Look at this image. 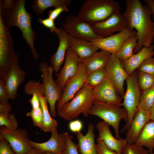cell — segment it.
I'll return each mask as SVG.
<instances>
[{
	"mask_svg": "<svg viewBox=\"0 0 154 154\" xmlns=\"http://www.w3.org/2000/svg\"><path fill=\"white\" fill-rule=\"evenodd\" d=\"M126 8L123 14L126 21V27L135 29L137 41L133 54L143 47H149L154 41V22L151 18V11L147 5H143L139 0H126Z\"/></svg>",
	"mask_w": 154,
	"mask_h": 154,
	"instance_id": "1",
	"label": "cell"
},
{
	"mask_svg": "<svg viewBox=\"0 0 154 154\" xmlns=\"http://www.w3.org/2000/svg\"><path fill=\"white\" fill-rule=\"evenodd\" d=\"M25 0H6L0 1V18L7 27H17L29 46L34 59L39 58L34 46L37 34L32 27L33 17L26 11Z\"/></svg>",
	"mask_w": 154,
	"mask_h": 154,
	"instance_id": "2",
	"label": "cell"
},
{
	"mask_svg": "<svg viewBox=\"0 0 154 154\" xmlns=\"http://www.w3.org/2000/svg\"><path fill=\"white\" fill-rule=\"evenodd\" d=\"M92 87L86 83L70 101L57 111L58 116L66 121L77 118L81 114L88 116L90 109L94 101Z\"/></svg>",
	"mask_w": 154,
	"mask_h": 154,
	"instance_id": "3",
	"label": "cell"
},
{
	"mask_svg": "<svg viewBox=\"0 0 154 154\" xmlns=\"http://www.w3.org/2000/svg\"><path fill=\"white\" fill-rule=\"evenodd\" d=\"M119 3L114 0H86L78 12L79 18L92 24L103 21L120 12Z\"/></svg>",
	"mask_w": 154,
	"mask_h": 154,
	"instance_id": "4",
	"label": "cell"
},
{
	"mask_svg": "<svg viewBox=\"0 0 154 154\" xmlns=\"http://www.w3.org/2000/svg\"><path fill=\"white\" fill-rule=\"evenodd\" d=\"M89 114L100 118L112 126L114 129L115 137L120 138V123L123 119L126 121L127 118V111L123 107L94 101L90 109Z\"/></svg>",
	"mask_w": 154,
	"mask_h": 154,
	"instance_id": "5",
	"label": "cell"
},
{
	"mask_svg": "<svg viewBox=\"0 0 154 154\" xmlns=\"http://www.w3.org/2000/svg\"><path fill=\"white\" fill-rule=\"evenodd\" d=\"M14 43L9 28L0 18V78L9 70L19 64L18 55L14 49Z\"/></svg>",
	"mask_w": 154,
	"mask_h": 154,
	"instance_id": "6",
	"label": "cell"
},
{
	"mask_svg": "<svg viewBox=\"0 0 154 154\" xmlns=\"http://www.w3.org/2000/svg\"><path fill=\"white\" fill-rule=\"evenodd\" d=\"M127 89L121 106L126 110L127 118L120 132L123 133L129 129L135 114L141 95V88L138 80L137 71L135 70L126 80Z\"/></svg>",
	"mask_w": 154,
	"mask_h": 154,
	"instance_id": "7",
	"label": "cell"
},
{
	"mask_svg": "<svg viewBox=\"0 0 154 154\" xmlns=\"http://www.w3.org/2000/svg\"><path fill=\"white\" fill-rule=\"evenodd\" d=\"M39 70L44 88L45 96L49 105V110L51 116L55 117L57 113L56 105L61 97L62 91L57 85L53 78V68L45 62H41Z\"/></svg>",
	"mask_w": 154,
	"mask_h": 154,
	"instance_id": "8",
	"label": "cell"
},
{
	"mask_svg": "<svg viewBox=\"0 0 154 154\" xmlns=\"http://www.w3.org/2000/svg\"><path fill=\"white\" fill-rule=\"evenodd\" d=\"M61 26L68 34L89 42L100 38L94 33L91 23L80 19L77 15L70 14L66 16L65 22Z\"/></svg>",
	"mask_w": 154,
	"mask_h": 154,
	"instance_id": "9",
	"label": "cell"
},
{
	"mask_svg": "<svg viewBox=\"0 0 154 154\" xmlns=\"http://www.w3.org/2000/svg\"><path fill=\"white\" fill-rule=\"evenodd\" d=\"M88 75L86 68L80 59L77 73L66 83L61 97L56 104L57 111L71 100L86 83Z\"/></svg>",
	"mask_w": 154,
	"mask_h": 154,
	"instance_id": "10",
	"label": "cell"
},
{
	"mask_svg": "<svg viewBox=\"0 0 154 154\" xmlns=\"http://www.w3.org/2000/svg\"><path fill=\"white\" fill-rule=\"evenodd\" d=\"M107 77L115 88L118 94L123 98L125 91L124 81L129 76L122 62L116 54H112L105 67Z\"/></svg>",
	"mask_w": 154,
	"mask_h": 154,
	"instance_id": "11",
	"label": "cell"
},
{
	"mask_svg": "<svg viewBox=\"0 0 154 154\" xmlns=\"http://www.w3.org/2000/svg\"><path fill=\"white\" fill-rule=\"evenodd\" d=\"M0 135L7 141L16 154H25L33 148L26 129L20 128L12 130L1 126Z\"/></svg>",
	"mask_w": 154,
	"mask_h": 154,
	"instance_id": "12",
	"label": "cell"
},
{
	"mask_svg": "<svg viewBox=\"0 0 154 154\" xmlns=\"http://www.w3.org/2000/svg\"><path fill=\"white\" fill-rule=\"evenodd\" d=\"M137 34L136 31L126 27L117 33L106 38H95L90 42L101 50L116 54L127 40Z\"/></svg>",
	"mask_w": 154,
	"mask_h": 154,
	"instance_id": "13",
	"label": "cell"
},
{
	"mask_svg": "<svg viewBox=\"0 0 154 154\" xmlns=\"http://www.w3.org/2000/svg\"><path fill=\"white\" fill-rule=\"evenodd\" d=\"M92 25L97 35L100 38H106L126 28V21L123 14L119 12L103 21L92 24Z\"/></svg>",
	"mask_w": 154,
	"mask_h": 154,
	"instance_id": "14",
	"label": "cell"
},
{
	"mask_svg": "<svg viewBox=\"0 0 154 154\" xmlns=\"http://www.w3.org/2000/svg\"><path fill=\"white\" fill-rule=\"evenodd\" d=\"M93 94L95 101L121 107L122 98L118 94L107 77L99 85L93 88Z\"/></svg>",
	"mask_w": 154,
	"mask_h": 154,
	"instance_id": "15",
	"label": "cell"
},
{
	"mask_svg": "<svg viewBox=\"0 0 154 154\" xmlns=\"http://www.w3.org/2000/svg\"><path fill=\"white\" fill-rule=\"evenodd\" d=\"M80 60L69 47L66 52L64 64L58 74L55 81L62 91L68 81L77 73Z\"/></svg>",
	"mask_w": 154,
	"mask_h": 154,
	"instance_id": "16",
	"label": "cell"
},
{
	"mask_svg": "<svg viewBox=\"0 0 154 154\" xmlns=\"http://www.w3.org/2000/svg\"><path fill=\"white\" fill-rule=\"evenodd\" d=\"M25 72L19 64L8 70L1 78L9 99L13 100L17 95L19 87L24 82Z\"/></svg>",
	"mask_w": 154,
	"mask_h": 154,
	"instance_id": "17",
	"label": "cell"
},
{
	"mask_svg": "<svg viewBox=\"0 0 154 154\" xmlns=\"http://www.w3.org/2000/svg\"><path fill=\"white\" fill-rule=\"evenodd\" d=\"M51 136L47 141L42 143L35 142L29 139L33 148L44 153L49 152L55 154H64L66 146V132L58 134L57 130L51 132Z\"/></svg>",
	"mask_w": 154,
	"mask_h": 154,
	"instance_id": "18",
	"label": "cell"
},
{
	"mask_svg": "<svg viewBox=\"0 0 154 154\" xmlns=\"http://www.w3.org/2000/svg\"><path fill=\"white\" fill-rule=\"evenodd\" d=\"M110 126L106 122L102 121L96 124L99 132L97 141H102L111 150L119 154H122L124 147L127 143L125 139L120 138L117 139L112 133Z\"/></svg>",
	"mask_w": 154,
	"mask_h": 154,
	"instance_id": "19",
	"label": "cell"
},
{
	"mask_svg": "<svg viewBox=\"0 0 154 154\" xmlns=\"http://www.w3.org/2000/svg\"><path fill=\"white\" fill-rule=\"evenodd\" d=\"M149 112L139 109L135 114L126 134L127 143L135 144L145 124L150 120Z\"/></svg>",
	"mask_w": 154,
	"mask_h": 154,
	"instance_id": "20",
	"label": "cell"
},
{
	"mask_svg": "<svg viewBox=\"0 0 154 154\" xmlns=\"http://www.w3.org/2000/svg\"><path fill=\"white\" fill-rule=\"evenodd\" d=\"M32 95L36 94L39 98L43 111V126L41 130L45 132L57 130V121L51 117L48 106V102L45 96L44 88L42 84H36L32 88Z\"/></svg>",
	"mask_w": 154,
	"mask_h": 154,
	"instance_id": "21",
	"label": "cell"
},
{
	"mask_svg": "<svg viewBox=\"0 0 154 154\" xmlns=\"http://www.w3.org/2000/svg\"><path fill=\"white\" fill-rule=\"evenodd\" d=\"M56 34L59 39V44L56 52L51 57L50 61L51 65L57 76L65 57L69 44L68 34L62 28H59Z\"/></svg>",
	"mask_w": 154,
	"mask_h": 154,
	"instance_id": "22",
	"label": "cell"
},
{
	"mask_svg": "<svg viewBox=\"0 0 154 154\" xmlns=\"http://www.w3.org/2000/svg\"><path fill=\"white\" fill-rule=\"evenodd\" d=\"M69 47L80 59L85 60L96 52L99 48L86 40L68 34Z\"/></svg>",
	"mask_w": 154,
	"mask_h": 154,
	"instance_id": "23",
	"label": "cell"
},
{
	"mask_svg": "<svg viewBox=\"0 0 154 154\" xmlns=\"http://www.w3.org/2000/svg\"><path fill=\"white\" fill-rule=\"evenodd\" d=\"M94 126L88 124L86 134L84 135L81 131L76 133L77 145L80 154H97L94 133Z\"/></svg>",
	"mask_w": 154,
	"mask_h": 154,
	"instance_id": "24",
	"label": "cell"
},
{
	"mask_svg": "<svg viewBox=\"0 0 154 154\" xmlns=\"http://www.w3.org/2000/svg\"><path fill=\"white\" fill-rule=\"evenodd\" d=\"M154 45L143 47L137 53L133 54L127 60L121 62L128 75H131L146 58L152 57L154 54Z\"/></svg>",
	"mask_w": 154,
	"mask_h": 154,
	"instance_id": "25",
	"label": "cell"
},
{
	"mask_svg": "<svg viewBox=\"0 0 154 154\" xmlns=\"http://www.w3.org/2000/svg\"><path fill=\"white\" fill-rule=\"evenodd\" d=\"M112 54L101 50L95 53L88 59L82 60L88 74L95 70L105 68Z\"/></svg>",
	"mask_w": 154,
	"mask_h": 154,
	"instance_id": "26",
	"label": "cell"
},
{
	"mask_svg": "<svg viewBox=\"0 0 154 154\" xmlns=\"http://www.w3.org/2000/svg\"><path fill=\"white\" fill-rule=\"evenodd\" d=\"M145 147L149 153L154 149V121L150 120L145 125L135 143Z\"/></svg>",
	"mask_w": 154,
	"mask_h": 154,
	"instance_id": "27",
	"label": "cell"
},
{
	"mask_svg": "<svg viewBox=\"0 0 154 154\" xmlns=\"http://www.w3.org/2000/svg\"><path fill=\"white\" fill-rule=\"evenodd\" d=\"M72 2L71 0H34L32 1V8L36 15H42L46 9L51 7H56L64 5L67 7Z\"/></svg>",
	"mask_w": 154,
	"mask_h": 154,
	"instance_id": "28",
	"label": "cell"
},
{
	"mask_svg": "<svg viewBox=\"0 0 154 154\" xmlns=\"http://www.w3.org/2000/svg\"><path fill=\"white\" fill-rule=\"evenodd\" d=\"M137 41V37L136 35L129 38L123 43L116 54L121 62L128 59L133 54V51Z\"/></svg>",
	"mask_w": 154,
	"mask_h": 154,
	"instance_id": "29",
	"label": "cell"
},
{
	"mask_svg": "<svg viewBox=\"0 0 154 154\" xmlns=\"http://www.w3.org/2000/svg\"><path fill=\"white\" fill-rule=\"evenodd\" d=\"M154 103V86L143 90L137 109H141L149 112Z\"/></svg>",
	"mask_w": 154,
	"mask_h": 154,
	"instance_id": "30",
	"label": "cell"
},
{
	"mask_svg": "<svg viewBox=\"0 0 154 154\" xmlns=\"http://www.w3.org/2000/svg\"><path fill=\"white\" fill-rule=\"evenodd\" d=\"M106 77L105 68L99 69L88 74L86 83L94 88L101 83Z\"/></svg>",
	"mask_w": 154,
	"mask_h": 154,
	"instance_id": "31",
	"label": "cell"
},
{
	"mask_svg": "<svg viewBox=\"0 0 154 154\" xmlns=\"http://www.w3.org/2000/svg\"><path fill=\"white\" fill-rule=\"evenodd\" d=\"M139 86L143 90L154 86V75L137 71Z\"/></svg>",
	"mask_w": 154,
	"mask_h": 154,
	"instance_id": "32",
	"label": "cell"
},
{
	"mask_svg": "<svg viewBox=\"0 0 154 154\" xmlns=\"http://www.w3.org/2000/svg\"><path fill=\"white\" fill-rule=\"evenodd\" d=\"M0 125L12 130L18 129V126L15 115L10 113L0 114Z\"/></svg>",
	"mask_w": 154,
	"mask_h": 154,
	"instance_id": "33",
	"label": "cell"
},
{
	"mask_svg": "<svg viewBox=\"0 0 154 154\" xmlns=\"http://www.w3.org/2000/svg\"><path fill=\"white\" fill-rule=\"evenodd\" d=\"M27 117H31L34 126H37L41 129L43 126V111L40 106L36 109H32L26 114Z\"/></svg>",
	"mask_w": 154,
	"mask_h": 154,
	"instance_id": "34",
	"label": "cell"
},
{
	"mask_svg": "<svg viewBox=\"0 0 154 154\" xmlns=\"http://www.w3.org/2000/svg\"><path fill=\"white\" fill-rule=\"evenodd\" d=\"M149 151L143 146L135 144L127 143L124 147L122 154H149Z\"/></svg>",
	"mask_w": 154,
	"mask_h": 154,
	"instance_id": "35",
	"label": "cell"
},
{
	"mask_svg": "<svg viewBox=\"0 0 154 154\" xmlns=\"http://www.w3.org/2000/svg\"><path fill=\"white\" fill-rule=\"evenodd\" d=\"M137 69V71L154 75V58L152 56L146 58Z\"/></svg>",
	"mask_w": 154,
	"mask_h": 154,
	"instance_id": "36",
	"label": "cell"
},
{
	"mask_svg": "<svg viewBox=\"0 0 154 154\" xmlns=\"http://www.w3.org/2000/svg\"><path fill=\"white\" fill-rule=\"evenodd\" d=\"M72 137L66 132V144L64 154H78L77 145L73 141Z\"/></svg>",
	"mask_w": 154,
	"mask_h": 154,
	"instance_id": "37",
	"label": "cell"
},
{
	"mask_svg": "<svg viewBox=\"0 0 154 154\" xmlns=\"http://www.w3.org/2000/svg\"><path fill=\"white\" fill-rule=\"evenodd\" d=\"M37 19L38 23L41 24L45 27L49 29L51 32L52 33L54 32L56 33L58 31L59 28L56 27L54 21L48 17L44 19L38 18Z\"/></svg>",
	"mask_w": 154,
	"mask_h": 154,
	"instance_id": "38",
	"label": "cell"
},
{
	"mask_svg": "<svg viewBox=\"0 0 154 154\" xmlns=\"http://www.w3.org/2000/svg\"><path fill=\"white\" fill-rule=\"evenodd\" d=\"M68 11L67 6L64 5L59 6L55 7L54 9L48 11V17L54 21L62 13L67 12Z\"/></svg>",
	"mask_w": 154,
	"mask_h": 154,
	"instance_id": "39",
	"label": "cell"
},
{
	"mask_svg": "<svg viewBox=\"0 0 154 154\" xmlns=\"http://www.w3.org/2000/svg\"><path fill=\"white\" fill-rule=\"evenodd\" d=\"M0 154H16L7 141L0 135Z\"/></svg>",
	"mask_w": 154,
	"mask_h": 154,
	"instance_id": "40",
	"label": "cell"
},
{
	"mask_svg": "<svg viewBox=\"0 0 154 154\" xmlns=\"http://www.w3.org/2000/svg\"><path fill=\"white\" fill-rule=\"evenodd\" d=\"M96 147L97 154H119L109 149L102 141H97Z\"/></svg>",
	"mask_w": 154,
	"mask_h": 154,
	"instance_id": "41",
	"label": "cell"
},
{
	"mask_svg": "<svg viewBox=\"0 0 154 154\" xmlns=\"http://www.w3.org/2000/svg\"><path fill=\"white\" fill-rule=\"evenodd\" d=\"M83 127L82 121L79 119L72 120L69 122L68 127L72 132L76 133L81 131Z\"/></svg>",
	"mask_w": 154,
	"mask_h": 154,
	"instance_id": "42",
	"label": "cell"
},
{
	"mask_svg": "<svg viewBox=\"0 0 154 154\" xmlns=\"http://www.w3.org/2000/svg\"><path fill=\"white\" fill-rule=\"evenodd\" d=\"M9 99L2 80L0 79V104L9 102Z\"/></svg>",
	"mask_w": 154,
	"mask_h": 154,
	"instance_id": "43",
	"label": "cell"
},
{
	"mask_svg": "<svg viewBox=\"0 0 154 154\" xmlns=\"http://www.w3.org/2000/svg\"><path fill=\"white\" fill-rule=\"evenodd\" d=\"M32 98L28 100L29 102L31 104L32 109H36L40 106V103L39 99L35 94L32 95Z\"/></svg>",
	"mask_w": 154,
	"mask_h": 154,
	"instance_id": "44",
	"label": "cell"
},
{
	"mask_svg": "<svg viewBox=\"0 0 154 154\" xmlns=\"http://www.w3.org/2000/svg\"><path fill=\"white\" fill-rule=\"evenodd\" d=\"M12 110V107L9 102L0 104V114L9 113Z\"/></svg>",
	"mask_w": 154,
	"mask_h": 154,
	"instance_id": "45",
	"label": "cell"
},
{
	"mask_svg": "<svg viewBox=\"0 0 154 154\" xmlns=\"http://www.w3.org/2000/svg\"><path fill=\"white\" fill-rule=\"evenodd\" d=\"M144 2L146 5L150 8L154 20V1L153 0H145Z\"/></svg>",
	"mask_w": 154,
	"mask_h": 154,
	"instance_id": "46",
	"label": "cell"
},
{
	"mask_svg": "<svg viewBox=\"0 0 154 154\" xmlns=\"http://www.w3.org/2000/svg\"><path fill=\"white\" fill-rule=\"evenodd\" d=\"M44 153L33 148L29 152L25 154H44Z\"/></svg>",
	"mask_w": 154,
	"mask_h": 154,
	"instance_id": "47",
	"label": "cell"
},
{
	"mask_svg": "<svg viewBox=\"0 0 154 154\" xmlns=\"http://www.w3.org/2000/svg\"><path fill=\"white\" fill-rule=\"evenodd\" d=\"M151 120L154 121V103L150 111Z\"/></svg>",
	"mask_w": 154,
	"mask_h": 154,
	"instance_id": "48",
	"label": "cell"
},
{
	"mask_svg": "<svg viewBox=\"0 0 154 154\" xmlns=\"http://www.w3.org/2000/svg\"><path fill=\"white\" fill-rule=\"evenodd\" d=\"M44 154H55L54 153L49 152H46L44 153Z\"/></svg>",
	"mask_w": 154,
	"mask_h": 154,
	"instance_id": "49",
	"label": "cell"
},
{
	"mask_svg": "<svg viewBox=\"0 0 154 154\" xmlns=\"http://www.w3.org/2000/svg\"><path fill=\"white\" fill-rule=\"evenodd\" d=\"M149 154H154V153H149Z\"/></svg>",
	"mask_w": 154,
	"mask_h": 154,
	"instance_id": "50",
	"label": "cell"
}]
</instances>
